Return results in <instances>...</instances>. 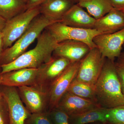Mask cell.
Returning <instances> with one entry per match:
<instances>
[{
	"label": "cell",
	"instance_id": "obj_1",
	"mask_svg": "<svg viewBox=\"0 0 124 124\" xmlns=\"http://www.w3.org/2000/svg\"><path fill=\"white\" fill-rule=\"evenodd\" d=\"M58 42L50 33L45 29L37 39L35 47L25 52L13 62L1 67L0 74L23 69H38L49 62Z\"/></svg>",
	"mask_w": 124,
	"mask_h": 124
},
{
	"label": "cell",
	"instance_id": "obj_2",
	"mask_svg": "<svg viewBox=\"0 0 124 124\" xmlns=\"http://www.w3.org/2000/svg\"><path fill=\"white\" fill-rule=\"evenodd\" d=\"M114 62L106 58L95 85L98 104L107 109L124 105V97Z\"/></svg>",
	"mask_w": 124,
	"mask_h": 124
},
{
	"label": "cell",
	"instance_id": "obj_3",
	"mask_svg": "<svg viewBox=\"0 0 124 124\" xmlns=\"http://www.w3.org/2000/svg\"><path fill=\"white\" fill-rule=\"evenodd\" d=\"M52 22L40 14L33 19L22 36L0 55V66L10 63L26 52L46 27Z\"/></svg>",
	"mask_w": 124,
	"mask_h": 124
},
{
	"label": "cell",
	"instance_id": "obj_4",
	"mask_svg": "<svg viewBox=\"0 0 124 124\" xmlns=\"http://www.w3.org/2000/svg\"><path fill=\"white\" fill-rule=\"evenodd\" d=\"M40 14L39 7L27 9L6 21L2 31L4 50L12 46L22 36L32 20Z\"/></svg>",
	"mask_w": 124,
	"mask_h": 124
},
{
	"label": "cell",
	"instance_id": "obj_5",
	"mask_svg": "<svg viewBox=\"0 0 124 124\" xmlns=\"http://www.w3.org/2000/svg\"><path fill=\"white\" fill-rule=\"evenodd\" d=\"M46 29L55 38L58 43L66 40L78 41L85 43L91 49L97 48L93 41L94 38L99 34H103L95 29L74 27L60 22L52 23Z\"/></svg>",
	"mask_w": 124,
	"mask_h": 124
},
{
	"label": "cell",
	"instance_id": "obj_6",
	"mask_svg": "<svg viewBox=\"0 0 124 124\" xmlns=\"http://www.w3.org/2000/svg\"><path fill=\"white\" fill-rule=\"evenodd\" d=\"M71 63L66 58L53 56L51 60L38 68L33 86L48 93L51 85Z\"/></svg>",
	"mask_w": 124,
	"mask_h": 124
},
{
	"label": "cell",
	"instance_id": "obj_7",
	"mask_svg": "<svg viewBox=\"0 0 124 124\" xmlns=\"http://www.w3.org/2000/svg\"><path fill=\"white\" fill-rule=\"evenodd\" d=\"M106 58L97 48L91 49L81 60L76 79L95 86Z\"/></svg>",
	"mask_w": 124,
	"mask_h": 124
},
{
	"label": "cell",
	"instance_id": "obj_8",
	"mask_svg": "<svg viewBox=\"0 0 124 124\" xmlns=\"http://www.w3.org/2000/svg\"><path fill=\"white\" fill-rule=\"evenodd\" d=\"M0 85V91L8 108L9 124H24L31 113L26 108L16 87Z\"/></svg>",
	"mask_w": 124,
	"mask_h": 124
},
{
	"label": "cell",
	"instance_id": "obj_9",
	"mask_svg": "<svg viewBox=\"0 0 124 124\" xmlns=\"http://www.w3.org/2000/svg\"><path fill=\"white\" fill-rule=\"evenodd\" d=\"M80 61L72 62L51 85L48 91V111L56 108L59 102L77 75Z\"/></svg>",
	"mask_w": 124,
	"mask_h": 124
},
{
	"label": "cell",
	"instance_id": "obj_10",
	"mask_svg": "<svg viewBox=\"0 0 124 124\" xmlns=\"http://www.w3.org/2000/svg\"><path fill=\"white\" fill-rule=\"evenodd\" d=\"M93 41L102 55L115 62L121 54L124 43V28L114 33L95 36Z\"/></svg>",
	"mask_w": 124,
	"mask_h": 124
},
{
	"label": "cell",
	"instance_id": "obj_11",
	"mask_svg": "<svg viewBox=\"0 0 124 124\" xmlns=\"http://www.w3.org/2000/svg\"><path fill=\"white\" fill-rule=\"evenodd\" d=\"M22 101L31 114L48 111V94L33 86L17 88Z\"/></svg>",
	"mask_w": 124,
	"mask_h": 124
},
{
	"label": "cell",
	"instance_id": "obj_12",
	"mask_svg": "<svg viewBox=\"0 0 124 124\" xmlns=\"http://www.w3.org/2000/svg\"><path fill=\"white\" fill-rule=\"evenodd\" d=\"M99 107H101L96 103L67 91L60 99L56 108L70 116L84 113Z\"/></svg>",
	"mask_w": 124,
	"mask_h": 124
},
{
	"label": "cell",
	"instance_id": "obj_13",
	"mask_svg": "<svg viewBox=\"0 0 124 124\" xmlns=\"http://www.w3.org/2000/svg\"><path fill=\"white\" fill-rule=\"evenodd\" d=\"M91 49L84 42L66 40L58 43L53 56L62 57L74 62L81 61Z\"/></svg>",
	"mask_w": 124,
	"mask_h": 124
},
{
	"label": "cell",
	"instance_id": "obj_14",
	"mask_svg": "<svg viewBox=\"0 0 124 124\" xmlns=\"http://www.w3.org/2000/svg\"><path fill=\"white\" fill-rule=\"evenodd\" d=\"M38 69L23 68L1 74V85L16 88L24 86H34Z\"/></svg>",
	"mask_w": 124,
	"mask_h": 124
},
{
	"label": "cell",
	"instance_id": "obj_15",
	"mask_svg": "<svg viewBox=\"0 0 124 124\" xmlns=\"http://www.w3.org/2000/svg\"><path fill=\"white\" fill-rule=\"evenodd\" d=\"M95 19L78 4L73 5L62 18L60 22L69 26L94 29Z\"/></svg>",
	"mask_w": 124,
	"mask_h": 124
},
{
	"label": "cell",
	"instance_id": "obj_16",
	"mask_svg": "<svg viewBox=\"0 0 124 124\" xmlns=\"http://www.w3.org/2000/svg\"><path fill=\"white\" fill-rule=\"evenodd\" d=\"M75 4L72 0H48L40 6V14L52 22H60Z\"/></svg>",
	"mask_w": 124,
	"mask_h": 124
},
{
	"label": "cell",
	"instance_id": "obj_17",
	"mask_svg": "<svg viewBox=\"0 0 124 124\" xmlns=\"http://www.w3.org/2000/svg\"><path fill=\"white\" fill-rule=\"evenodd\" d=\"M124 28V13L113 8L103 17L96 19L94 29L102 33H111Z\"/></svg>",
	"mask_w": 124,
	"mask_h": 124
},
{
	"label": "cell",
	"instance_id": "obj_18",
	"mask_svg": "<svg viewBox=\"0 0 124 124\" xmlns=\"http://www.w3.org/2000/svg\"><path fill=\"white\" fill-rule=\"evenodd\" d=\"M107 108L99 107L85 112L69 116L70 124H89L100 122L107 123Z\"/></svg>",
	"mask_w": 124,
	"mask_h": 124
},
{
	"label": "cell",
	"instance_id": "obj_19",
	"mask_svg": "<svg viewBox=\"0 0 124 124\" xmlns=\"http://www.w3.org/2000/svg\"><path fill=\"white\" fill-rule=\"evenodd\" d=\"M77 4L95 19H98L108 13L113 8L111 0H79Z\"/></svg>",
	"mask_w": 124,
	"mask_h": 124
},
{
	"label": "cell",
	"instance_id": "obj_20",
	"mask_svg": "<svg viewBox=\"0 0 124 124\" xmlns=\"http://www.w3.org/2000/svg\"><path fill=\"white\" fill-rule=\"evenodd\" d=\"M27 9L24 0H0V16L6 21Z\"/></svg>",
	"mask_w": 124,
	"mask_h": 124
},
{
	"label": "cell",
	"instance_id": "obj_21",
	"mask_svg": "<svg viewBox=\"0 0 124 124\" xmlns=\"http://www.w3.org/2000/svg\"><path fill=\"white\" fill-rule=\"evenodd\" d=\"M67 91L98 104L95 95V86L78 81L75 78L71 83Z\"/></svg>",
	"mask_w": 124,
	"mask_h": 124
},
{
	"label": "cell",
	"instance_id": "obj_22",
	"mask_svg": "<svg viewBox=\"0 0 124 124\" xmlns=\"http://www.w3.org/2000/svg\"><path fill=\"white\" fill-rule=\"evenodd\" d=\"M106 119L108 124H124V105L108 109Z\"/></svg>",
	"mask_w": 124,
	"mask_h": 124
},
{
	"label": "cell",
	"instance_id": "obj_23",
	"mask_svg": "<svg viewBox=\"0 0 124 124\" xmlns=\"http://www.w3.org/2000/svg\"><path fill=\"white\" fill-rule=\"evenodd\" d=\"M24 124H53L49 111L31 114Z\"/></svg>",
	"mask_w": 124,
	"mask_h": 124
},
{
	"label": "cell",
	"instance_id": "obj_24",
	"mask_svg": "<svg viewBox=\"0 0 124 124\" xmlns=\"http://www.w3.org/2000/svg\"><path fill=\"white\" fill-rule=\"evenodd\" d=\"M49 112L53 124H70L69 116L63 111L55 108Z\"/></svg>",
	"mask_w": 124,
	"mask_h": 124
},
{
	"label": "cell",
	"instance_id": "obj_25",
	"mask_svg": "<svg viewBox=\"0 0 124 124\" xmlns=\"http://www.w3.org/2000/svg\"><path fill=\"white\" fill-rule=\"evenodd\" d=\"M114 63L124 97V51L121 52L116 60L115 61Z\"/></svg>",
	"mask_w": 124,
	"mask_h": 124
},
{
	"label": "cell",
	"instance_id": "obj_26",
	"mask_svg": "<svg viewBox=\"0 0 124 124\" xmlns=\"http://www.w3.org/2000/svg\"><path fill=\"white\" fill-rule=\"evenodd\" d=\"M0 124H9L8 108L3 96L0 102Z\"/></svg>",
	"mask_w": 124,
	"mask_h": 124
},
{
	"label": "cell",
	"instance_id": "obj_27",
	"mask_svg": "<svg viewBox=\"0 0 124 124\" xmlns=\"http://www.w3.org/2000/svg\"><path fill=\"white\" fill-rule=\"evenodd\" d=\"M48 0H28L27 3V9H32L39 7Z\"/></svg>",
	"mask_w": 124,
	"mask_h": 124
},
{
	"label": "cell",
	"instance_id": "obj_28",
	"mask_svg": "<svg viewBox=\"0 0 124 124\" xmlns=\"http://www.w3.org/2000/svg\"><path fill=\"white\" fill-rule=\"evenodd\" d=\"M114 8L124 11V0H111Z\"/></svg>",
	"mask_w": 124,
	"mask_h": 124
},
{
	"label": "cell",
	"instance_id": "obj_29",
	"mask_svg": "<svg viewBox=\"0 0 124 124\" xmlns=\"http://www.w3.org/2000/svg\"><path fill=\"white\" fill-rule=\"evenodd\" d=\"M6 22V20L0 16V32H2Z\"/></svg>",
	"mask_w": 124,
	"mask_h": 124
},
{
	"label": "cell",
	"instance_id": "obj_30",
	"mask_svg": "<svg viewBox=\"0 0 124 124\" xmlns=\"http://www.w3.org/2000/svg\"><path fill=\"white\" fill-rule=\"evenodd\" d=\"M4 50L3 48V35L2 32H0V55Z\"/></svg>",
	"mask_w": 124,
	"mask_h": 124
},
{
	"label": "cell",
	"instance_id": "obj_31",
	"mask_svg": "<svg viewBox=\"0 0 124 124\" xmlns=\"http://www.w3.org/2000/svg\"><path fill=\"white\" fill-rule=\"evenodd\" d=\"M94 124H108L107 123H102V122H95Z\"/></svg>",
	"mask_w": 124,
	"mask_h": 124
},
{
	"label": "cell",
	"instance_id": "obj_32",
	"mask_svg": "<svg viewBox=\"0 0 124 124\" xmlns=\"http://www.w3.org/2000/svg\"><path fill=\"white\" fill-rule=\"evenodd\" d=\"M2 94H1V93L0 91V102L2 100Z\"/></svg>",
	"mask_w": 124,
	"mask_h": 124
},
{
	"label": "cell",
	"instance_id": "obj_33",
	"mask_svg": "<svg viewBox=\"0 0 124 124\" xmlns=\"http://www.w3.org/2000/svg\"><path fill=\"white\" fill-rule=\"evenodd\" d=\"M1 80H2V77L1 74H0V85L1 84Z\"/></svg>",
	"mask_w": 124,
	"mask_h": 124
},
{
	"label": "cell",
	"instance_id": "obj_34",
	"mask_svg": "<svg viewBox=\"0 0 124 124\" xmlns=\"http://www.w3.org/2000/svg\"><path fill=\"white\" fill-rule=\"evenodd\" d=\"M74 2H75V4H77V2H78L79 0H72Z\"/></svg>",
	"mask_w": 124,
	"mask_h": 124
},
{
	"label": "cell",
	"instance_id": "obj_35",
	"mask_svg": "<svg viewBox=\"0 0 124 124\" xmlns=\"http://www.w3.org/2000/svg\"><path fill=\"white\" fill-rule=\"evenodd\" d=\"M1 67L0 66V73L1 71Z\"/></svg>",
	"mask_w": 124,
	"mask_h": 124
},
{
	"label": "cell",
	"instance_id": "obj_36",
	"mask_svg": "<svg viewBox=\"0 0 124 124\" xmlns=\"http://www.w3.org/2000/svg\"><path fill=\"white\" fill-rule=\"evenodd\" d=\"M24 0L27 3L28 1V0Z\"/></svg>",
	"mask_w": 124,
	"mask_h": 124
},
{
	"label": "cell",
	"instance_id": "obj_37",
	"mask_svg": "<svg viewBox=\"0 0 124 124\" xmlns=\"http://www.w3.org/2000/svg\"><path fill=\"white\" fill-rule=\"evenodd\" d=\"M123 48H124V45H123Z\"/></svg>",
	"mask_w": 124,
	"mask_h": 124
},
{
	"label": "cell",
	"instance_id": "obj_38",
	"mask_svg": "<svg viewBox=\"0 0 124 124\" xmlns=\"http://www.w3.org/2000/svg\"><path fill=\"white\" fill-rule=\"evenodd\" d=\"M123 12H124V11H123Z\"/></svg>",
	"mask_w": 124,
	"mask_h": 124
}]
</instances>
